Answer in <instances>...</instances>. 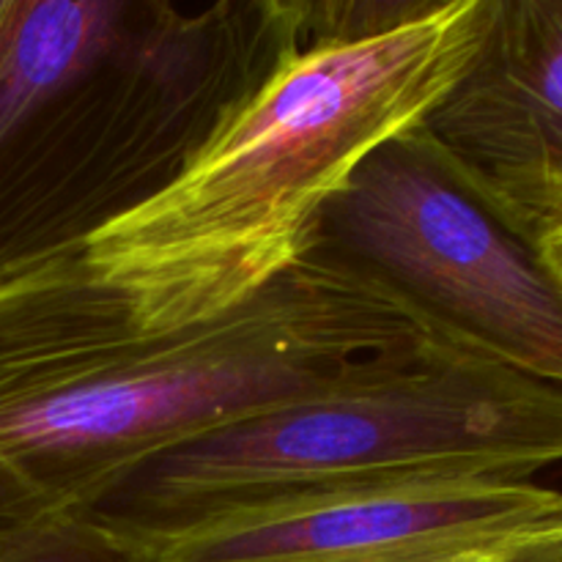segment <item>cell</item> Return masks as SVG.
Wrapping results in <instances>:
<instances>
[{"label": "cell", "instance_id": "6da1fadb", "mask_svg": "<svg viewBox=\"0 0 562 562\" xmlns=\"http://www.w3.org/2000/svg\"><path fill=\"white\" fill-rule=\"evenodd\" d=\"M434 335L313 247L234 311L168 329L137 322L80 247L55 252L0 280V477L31 514L88 510L146 461Z\"/></svg>", "mask_w": 562, "mask_h": 562}, {"label": "cell", "instance_id": "7a4b0ae2", "mask_svg": "<svg viewBox=\"0 0 562 562\" xmlns=\"http://www.w3.org/2000/svg\"><path fill=\"white\" fill-rule=\"evenodd\" d=\"M494 0H294V33L179 173L80 256L137 322L234 311L311 252L316 217L467 75Z\"/></svg>", "mask_w": 562, "mask_h": 562}, {"label": "cell", "instance_id": "3957f363", "mask_svg": "<svg viewBox=\"0 0 562 562\" xmlns=\"http://www.w3.org/2000/svg\"><path fill=\"white\" fill-rule=\"evenodd\" d=\"M291 33V0H0V280L162 190Z\"/></svg>", "mask_w": 562, "mask_h": 562}, {"label": "cell", "instance_id": "277c9868", "mask_svg": "<svg viewBox=\"0 0 562 562\" xmlns=\"http://www.w3.org/2000/svg\"><path fill=\"white\" fill-rule=\"evenodd\" d=\"M562 464V387L453 338L234 423L121 477L91 510L137 538L220 510L404 477L525 483Z\"/></svg>", "mask_w": 562, "mask_h": 562}, {"label": "cell", "instance_id": "5b68a950", "mask_svg": "<svg viewBox=\"0 0 562 562\" xmlns=\"http://www.w3.org/2000/svg\"><path fill=\"white\" fill-rule=\"evenodd\" d=\"M311 247L382 285L431 333L562 387V283L423 124L329 198Z\"/></svg>", "mask_w": 562, "mask_h": 562}, {"label": "cell", "instance_id": "8992f818", "mask_svg": "<svg viewBox=\"0 0 562 562\" xmlns=\"http://www.w3.org/2000/svg\"><path fill=\"white\" fill-rule=\"evenodd\" d=\"M143 541L154 562H562V488L404 477L263 499Z\"/></svg>", "mask_w": 562, "mask_h": 562}, {"label": "cell", "instance_id": "52a82bcc", "mask_svg": "<svg viewBox=\"0 0 562 562\" xmlns=\"http://www.w3.org/2000/svg\"><path fill=\"white\" fill-rule=\"evenodd\" d=\"M423 130L536 247L562 220V0H494L475 60Z\"/></svg>", "mask_w": 562, "mask_h": 562}, {"label": "cell", "instance_id": "ba28073f", "mask_svg": "<svg viewBox=\"0 0 562 562\" xmlns=\"http://www.w3.org/2000/svg\"><path fill=\"white\" fill-rule=\"evenodd\" d=\"M0 562H154L143 538L91 510H47L0 536Z\"/></svg>", "mask_w": 562, "mask_h": 562}, {"label": "cell", "instance_id": "9c48e42d", "mask_svg": "<svg viewBox=\"0 0 562 562\" xmlns=\"http://www.w3.org/2000/svg\"><path fill=\"white\" fill-rule=\"evenodd\" d=\"M27 516H36V514H31L27 505L22 503V499L11 492L9 483L0 477V536L9 532L14 525H20V521H25Z\"/></svg>", "mask_w": 562, "mask_h": 562}, {"label": "cell", "instance_id": "30bf717a", "mask_svg": "<svg viewBox=\"0 0 562 562\" xmlns=\"http://www.w3.org/2000/svg\"><path fill=\"white\" fill-rule=\"evenodd\" d=\"M536 250L541 261L547 263L549 272L562 283V220L536 241Z\"/></svg>", "mask_w": 562, "mask_h": 562}]
</instances>
